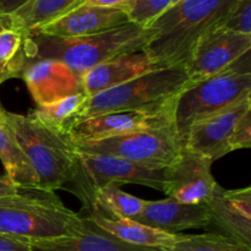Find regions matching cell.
<instances>
[{
    "label": "cell",
    "mask_w": 251,
    "mask_h": 251,
    "mask_svg": "<svg viewBox=\"0 0 251 251\" xmlns=\"http://www.w3.org/2000/svg\"><path fill=\"white\" fill-rule=\"evenodd\" d=\"M239 0H181L149 27L153 36L144 50L157 69L184 65L202 37L220 28Z\"/></svg>",
    "instance_id": "obj_1"
},
{
    "label": "cell",
    "mask_w": 251,
    "mask_h": 251,
    "mask_svg": "<svg viewBox=\"0 0 251 251\" xmlns=\"http://www.w3.org/2000/svg\"><path fill=\"white\" fill-rule=\"evenodd\" d=\"M153 33L151 27L131 22L100 33L73 38L32 32L25 36L24 51L26 64L43 59L59 60L82 76L114 56L142 50Z\"/></svg>",
    "instance_id": "obj_2"
},
{
    "label": "cell",
    "mask_w": 251,
    "mask_h": 251,
    "mask_svg": "<svg viewBox=\"0 0 251 251\" xmlns=\"http://www.w3.org/2000/svg\"><path fill=\"white\" fill-rule=\"evenodd\" d=\"M2 117L31 162L39 190L54 193L78 178L77 151L65 130L44 123L33 110L22 115L2 109Z\"/></svg>",
    "instance_id": "obj_3"
},
{
    "label": "cell",
    "mask_w": 251,
    "mask_h": 251,
    "mask_svg": "<svg viewBox=\"0 0 251 251\" xmlns=\"http://www.w3.org/2000/svg\"><path fill=\"white\" fill-rule=\"evenodd\" d=\"M189 83L184 65L152 70L145 75L86 98L81 109L66 124L96 115L118 112H161L174 107L176 98Z\"/></svg>",
    "instance_id": "obj_4"
},
{
    "label": "cell",
    "mask_w": 251,
    "mask_h": 251,
    "mask_svg": "<svg viewBox=\"0 0 251 251\" xmlns=\"http://www.w3.org/2000/svg\"><path fill=\"white\" fill-rule=\"evenodd\" d=\"M87 225L54 193L22 189L0 198V233L9 237L28 242L56 239L83 232Z\"/></svg>",
    "instance_id": "obj_5"
},
{
    "label": "cell",
    "mask_w": 251,
    "mask_h": 251,
    "mask_svg": "<svg viewBox=\"0 0 251 251\" xmlns=\"http://www.w3.org/2000/svg\"><path fill=\"white\" fill-rule=\"evenodd\" d=\"M251 95V50L220 73L188 83L176 96L173 123L181 140L196 122L211 117Z\"/></svg>",
    "instance_id": "obj_6"
},
{
    "label": "cell",
    "mask_w": 251,
    "mask_h": 251,
    "mask_svg": "<svg viewBox=\"0 0 251 251\" xmlns=\"http://www.w3.org/2000/svg\"><path fill=\"white\" fill-rule=\"evenodd\" d=\"M73 142L78 153L114 156L152 168H166L184 147L174 123L107 139Z\"/></svg>",
    "instance_id": "obj_7"
},
{
    "label": "cell",
    "mask_w": 251,
    "mask_h": 251,
    "mask_svg": "<svg viewBox=\"0 0 251 251\" xmlns=\"http://www.w3.org/2000/svg\"><path fill=\"white\" fill-rule=\"evenodd\" d=\"M77 156L80 163L78 178H81V183H86V198L90 202L92 194L108 184H137L163 191L164 168H152L114 156L78 152Z\"/></svg>",
    "instance_id": "obj_8"
},
{
    "label": "cell",
    "mask_w": 251,
    "mask_h": 251,
    "mask_svg": "<svg viewBox=\"0 0 251 251\" xmlns=\"http://www.w3.org/2000/svg\"><path fill=\"white\" fill-rule=\"evenodd\" d=\"M213 162L183 147L164 168L163 193L183 203L205 205L217 185L211 172Z\"/></svg>",
    "instance_id": "obj_9"
},
{
    "label": "cell",
    "mask_w": 251,
    "mask_h": 251,
    "mask_svg": "<svg viewBox=\"0 0 251 251\" xmlns=\"http://www.w3.org/2000/svg\"><path fill=\"white\" fill-rule=\"evenodd\" d=\"M251 50V36L217 28L198 42L184 64L189 83L207 78Z\"/></svg>",
    "instance_id": "obj_10"
},
{
    "label": "cell",
    "mask_w": 251,
    "mask_h": 251,
    "mask_svg": "<svg viewBox=\"0 0 251 251\" xmlns=\"http://www.w3.org/2000/svg\"><path fill=\"white\" fill-rule=\"evenodd\" d=\"M251 109V95L226 109L191 125L184 147L215 162L230 153V140L238 120Z\"/></svg>",
    "instance_id": "obj_11"
},
{
    "label": "cell",
    "mask_w": 251,
    "mask_h": 251,
    "mask_svg": "<svg viewBox=\"0 0 251 251\" xmlns=\"http://www.w3.org/2000/svg\"><path fill=\"white\" fill-rule=\"evenodd\" d=\"M208 211V227L220 234L251 249V188L226 190L216 185L205 203Z\"/></svg>",
    "instance_id": "obj_12"
},
{
    "label": "cell",
    "mask_w": 251,
    "mask_h": 251,
    "mask_svg": "<svg viewBox=\"0 0 251 251\" xmlns=\"http://www.w3.org/2000/svg\"><path fill=\"white\" fill-rule=\"evenodd\" d=\"M173 108L161 112H118L96 115L76 123L66 132L73 141H83L164 126L173 124Z\"/></svg>",
    "instance_id": "obj_13"
},
{
    "label": "cell",
    "mask_w": 251,
    "mask_h": 251,
    "mask_svg": "<svg viewBox=\"0 0 251 251\" xmlns=\"http://www.w3.org/2000/svg\"><path fill=\"white\" fill-rule=\"evenodd\" d=\"M21 77L38 107L69 96L85 93L82 76L59 60L43 59L27 63Z\"/></svg>",
    "instance_id": "obj_14"
},
{
    "label": "cell",
    "mask_w": 251,
    "mask_h": 251,
    "mask_svg": "<svg viewBox=\"0 0 251 251\" xmlns=\"http://www.w3.org/2000/svg\"><path fill=\"white\" fill-rule=\"evenodd\" d=\"M126 24H129V20L123 9L96 6L83 2L34 32L47 36L73 38L100 33Z\"/></svg>",
    "instance_id": "obj_15"
},
{
    "label": "cell",
    "mask_w": 251,
    "mask_h": 251,
    "mask_svg": "<svg viewBox=\"0 0 251 251\" xmlns=\"http://www.w3.org/2000/svg\"><path fill=\"white\" fill-rule=\"evenodd\" d=\"M156 69V64L144 49L120 54L83 74V92L90 97L134 80Z\"/></svg>",
    "instance_id": "obj_16"
},
{
    "label": "cell",
    "mask_w": 251,
    "mask_h": 251,
    "mask_svg": "<svg viewBox=\"0 0 251 251\" xmlns=\"http://www.w3.org/2000/svg\"><path fill=\"white\" fill-rule=\"evenodd\" d=\"M134 221L171 234L207 228L210 222L206 205L183 203L171 198L146 201L142 212Z\"/></svg>",
    "instance_id": "obj_17"
},
{
    "label": "cell",
    "mask_w": 251,
    "mask_h": 251,
    "mask_svg": "<svg viewBox=\"0 0 251 251\" xmlns=\"http://www.w3.org/2000/svg\"><path fill=\"white\" fill-rule=\"evenodd\" d=\"M86 221L92 223L103 232L109 233L117 239L122 240L126 244L135 245V247L169 251L180 239V234L162 232V230L142 225L134 220L108 218L98 212L91 213L90 217L86 218Z\"/></svg>",
    "instance_id": "obj_18"
},
{
    "label": "cell",
    "mask_w": 251,
    "mask_h": 251,
    "mask_svg": "<svg viewBox=\"0 0 251 251\" xmlns=\"http://www.w3.org/2000/svg\"><path fill=\"white\" fill-rule=\"evenodd\" d=\"M83 232L69 237L31 242L32 251H164L126 244L87 221Z\"/></svg>",
    "instance_id": "obj_19"
},
{
    "label": "cell",
    "mask_w": 251,
    "mask_h": 251,
    "mask_svg": "<svg viewBox=\"0 0 251 251\" xmlns=\"http://www.w3.org/2000/svg\"><path fill=\"white\" fill-rule=\"evenodd\" d=\"M0 161L6 172V178L15 185L21 189L39 190L36 172L2 117V108H0Z\"/></svg>",
    "instance_id": "obj_20"
},
{
    "label": "cell",
    "mask_w": 251,
    "mask_h": 251,
    "mask_svg": "<svg viewBox=\"0 0 251 251\" xmlns=\"http://www.w3.org/2000/svg\"><path fill=\"white\" fill-rule=\"evenodd\" d=\"M83 2L85 0H28L10 15L12 29L26 36L55 21Z\"/></svg>",
    "instance_id": "obj_21"
},
{
    "label": "cell",
    "mask_w": 251,
    "mask_h": 251,
    "mask_svg": "<svg viewBox=\"0 0 251 251\" xmlns=\"http://www.w3.org/2000/svg\"><path fill=\"white\" fill-rule=\"evenodd\" d=\"M91 202L112 213L115 220H135L146 205V200L125 193L115 184L97 189L92 194Z\"/></svg>",
    "instance_id": "obj_22"
},
{
    "label": "cell",
    "mask_w": 251,
    "mask_h": 251,
    "mask_svg": "<svg viewBox=\"0 0 251 251\" xmlns=\"http://www.w3.org/2000/svg\"><path fill=\"white\" fill-rule=\"evenodd\" d=\"M86 98L87 96L85 93L69 96L48 104L39 105L37 109L33 110V113L47 124L64 130L71 118L81 109Z\"/></svg>",
    "instance_id": "obj_23"
},
{
    "label": "cell",
    "mask_w": 251,
    "mask_h": 251,
    "mask_svg": "<svg viewBox=\"0 0 251 251\" xmlns=\"http://www.w3.org/2000/svg\"><path fill=\"white\" fill-rule=\"evenodd\" d=\"M169 251H251L220 233L180 235V239Z\"/></svg>",
    "instance_id": "obj_24"
},
{
    "label": "cell",
    "mask_w": 251,
    "mask_h": 251,
    "mask_svg": "<svg viewBox=\"0 0 251 251\" xmlns=\"http://www.w3.org/2000/svg\"><path fill=\"white\" fill-rule=\"evenodd\" d=\"M172 2L173 0H131L123 10L129 22L149 27L172 6Z\"/></svg>",
    "instance_id": "obj_25"
},
{
    "label": "cell",
    "mask_w": 251,
    "mask_h": 251,
    "mask_svg": "<svg viewBox=\"0 0 251 251\" xmlns=\"http://www.w3.org/2000/svg\"><path fill=\"white\" fill-rule=\"evenodd\" d=\"M220 28L251 36V0H239Z\"/></svg>",
    "instance_id": "obj_26"
},
{
    "label": "cell",
    "mask_w": 251,
    "mask_h": 251,
    "mask_svg": "<svg viewBox=\"0 0 251 251\" xmlns=\"http://www.w3.org/2000/svg\"><path fill=\"white\" fill-rule=\"evenodd\" d=\"M251 146V109L238 120L230 140V150L237 151Z\"/></svg>",
    "instance_id": "obj_27"
},
{
    "label": "cell",
    "mask_w": 251,
    "mask_h": 251,
    "mask_svg": "<svg viewBox=\"0 0 251 251\" xmlns=\"http://www.w3.org/2000/svg\"><path fill=\"white\" fill-rule=\"evenodd\" d=\"M0 251H32L31 242L0 233Z\"/></svg>",
    "instance_id": "obj_28"
},
{
    "label": "cell",
    "mask_w": 251,
    "mask_h": 251,
    "mask_svg": "<svg viewBox=\"0 0 251 251\" xmlns=\"http://www.w3.org/2000/svg\"><path fill=\"white\" fill-rule=\"evenodd\" d=\"M21 190V188L15 185L6 176H0V198L15 195V194H19Z\"/></svg>",
    "instance_id": "obj_29"
},
{
    "label": "cell",
    "mask_w": 251,
    "mask_h": 251,
    "mask_svg": "<svg viewBox=\"0 0 251 251\" xmlns=\"http://www.w3.org/2000/svg\"><path fill=\"white\" fill-rule=\"evenodd\" d=\"M28 0H0V15H11Z\"/></svg>",
    "instance_id": "obj_30"
},
{
    "label": "cell",
    "mask_w": 251,
    "mask_h": 251,
    "mask_svg": "<svg viewBox=\"0 0 251 251\" xmlns=\"http://www.w3.org/2000/svg\"><path fill=\"white\" fill-rule=\"evenodd\" d=\"M131 0H85V4L96 5L102 7H117L124 9Z\"/></svg>",
    "instance_id": "obj_31"
},
{
    "label": "cell",
    "mask_w": 251,
    "mask_h": 251,
    "mask_svg": "<svg viewBox=\"0 0 251 251\" xmlns=\"http://www.w3.org/2000/svg\"><path fill=\"white\" fill-rule=\"evenodd\" d=\"M5 29H12L10 15H0V32L5 31Z\"/></svg>",
    "instance_id": "obj_32"
},
{
    "label": "cell",
    "mask_w": 251,
    "mask_h": 251,
    "mask_svg": "<svg viewBox=\"0 0 251 251\" xmlns=\"http://www.w3.org/2000/svg\"><path fill=\"white\" fill-rule=\"evenodd\" d=\"M5 80H7L6 75H5V73H4V71H2L1 69H0V85H1V83L4 82Z\"/></svg>",
    "instance_id": "obj_33"
},
{
    "label": "cell",
    "mask_w": 251,
    "mask_h": 251,
    "mask_svg": "<svg viewBox=\"0 0 251 251\" xmlns=\"http://www.w3.org/2000/svg\"><path fill=\"white\" fill-rule=\"evenodd\" d=\"M179 1H181V0H173V2H172V5L176 4V2H179Z\"/></svg>",
    "instance_id": "obj_34"
}]
</instances>
